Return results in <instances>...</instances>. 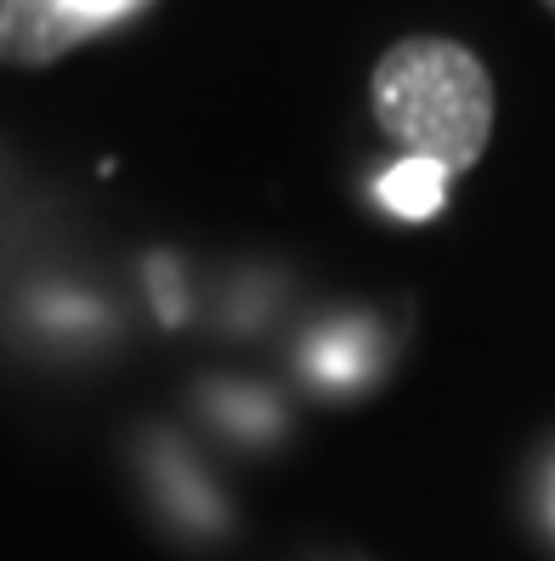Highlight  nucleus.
Instances as JSON below:
<instances>
[{
    "label": "nucleus",
    "mask_w": 555,
    "mask_h": 561,
    "mask_svg": "<svg viewBox=\"0 0 555 561\" xmlns=\"http://www.w3.org/2000/svg\"><path fill=\"white\" fill-rule=\"evenodd\" d=\"M544 7H550V12H555V0H544Z\"/></svg>",
    "instance_id": "obj_4"
},
{
    "label": "nucleus",
    "mask_w": 555,
    "mask_h": 561,
    "mask_svg": "<svg viewBox=\"0 0 555 561\" xmlns=\"http://www.w3.org/2000/svg\"><path fill=\"white\" fill-rule=\"evenodd\" d=\"M448 171L437 159H397L391 171L380 176V205L385 210H397L403 221H431L442 205H448Z\"/></svg>",
    "instance_id": "obj_3"
},
{
    "label": "nucleus",
    "mask_w": 555,
    "mask_h": 561,
    "mask_svg": "<svg viewBox=\"0 0 555 561\" xmlns=\"http://www.w3.org/2000/svg\"><path fill=\"white\" fill-rule=\"evenodd\" d=\"M148 7L153 0H0V62L46 69Z\"/></svg>",
    "instance_id": "obj_2"
},
{
    "label": "nucleus",
    "mask_w": 555,
    "mask_h": 561,
    "mask_svg": "<svg viewBox=\"0 0 555 561\" xmlns=\"http://www.w3.org/2000/svg\"><path fill=\"white\" fill-rule=\"evenodd\" d=\"M374 119L414 159H437L448 176L482 164L494 137V80L460 41L414 35L374 62Z\"/></svg>",
    "instance_id": "obj_1"
}]
</instances>
